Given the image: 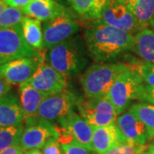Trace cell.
<instances>
[{
  "instance_id": "cell-10",
  "label": "cell",
  "mask_w": 154,
  "mask_h": 154,
  "mask_svg": "<svg viewBox=\"0 0 154 154\" xmlns=\"http://www.w3.org/2000/svg\"><path fill=\"white\" fill-rule=\"evenodd\" d=\"M135 35L143 28L129 11L124 0H110L97 21Z\"/></svg>"
},
{
  "instance_id": "cell-35",
  "label": "cell",
  "mask_w": 154,
  "mask_h": 154,
  "mask_svg": "<svg viewBox=\"0 0 154 154\" xmlns=\"http://www.w3.org/2000/svg\"><path fill=\"white\" fill-rule=\"evenodd\" d=\"M7 7H8V5L5 3V0H0V13L3 11H5Z\"/></svg>"
},
{
  "instance_id": "cell-24",
  "label": "cell",
  "mask_w": 154,
  "mask_h": 154,
  "mask_svg": "<svg viewBox=\"0 0 154 154\" xmlns=\"http://www.w3.org/2000/svg\"><path fill=\"white\" fill-rule=\"evenodd\" d=\"M128 111L143 122L154 135V105L148 103H136L130 106Z\"/></svg>"
},
{
  "instance_id": "cell-3",
  "label": "cell",
  "mask_w": 154,
  "mask_h": 154,
  "mask_svg": "<svg viewBox=\"0 0 154 154\" xmlns=\"http://www.w3.org/2000/svg\"><path fill=\"white\" fill-rule=\"evenodd\" d=\"M129 67L126 63H98L88 68L80 77L85 98H101L109 94L110 88Z\"/></svg>"
},
{
  "instance_id": "cell-23",
  "label": "cell",
  "mask_w": 154,
  "mask_h": 154,
  "mask_svg": "<svg viewBox=\"0 0 154 154\" xmlns=\"http://www.w3.org/2000/svg\"><path fill=\"white\" fill-rule=\"evenodd\" d=\"M23 129V122L17 125L0 128V151L20 144Z\"/></svg>"
},
{
  "instance_id": "cell-6",
  "label": "cell",
  "mask_w": 154,
  "mask_h": 154,
  "mask_svg": "<svg viewBox=\"0 0 154 154\" xmlns=\"http://www.w3.org/2000/svg\"><path fill=\"white\" fill-rule=\"evenodd\" d=\"M26 126L22 132L20 145L26 150L42 149L51 139L60 138L59 127L51 122L40 119L37 116L24 119Z\"/></svg>"
},
{
  "instance_id": "cell-37",
  "label": "cell",
  "mask_w": 154,
  "mask_h": 154,
  "mask_svg": "<svg viewBox=\"0 0 154 154\" xmlns=\"http://www.w3.org/2000/svg\"><path fill=\"white\" fill-rule=\"evenodd\" d=\"M149 147H151V148L153 149L154 150V141L152 144H150V145H149Z\"/></svg>"
},
{
  "instance_id": "cell-34",
  "label": "cell",
  "mask_w": 154,
  "mask_h": 154,
  "mask_svg": "<svg viewBox=\"0 0 154 154\" xmlns=\"http://www.w3.org/2000/svg\"><path fill=\"white\" fill-rule=\"evenodd\" d=\"M23 154H43L42 151L40 149H30V150H26Z\"/></svg>"
},
{
  "instance_id": "cell-25",
  "label": "cell",
  "mask_w": 154,
  "mask_h": 154,
  "mask_svg": "<svg viewBox=\"0 0 154 154\" xmlns=\"http://www.w3.org/2000/svg\"><path fill=\"white\" fill-rule=\"evenodd\" d=\"M24 17L22 10L8 6L0 13V28H11L21 24Z\"/></svg>"
},
{
  "instance_id": "cell-17",
  "label": "cell",
  "mask_w": 154,
  "mask_h": 154,
  "mask_svg": "<svg viewBox=\"0 0 154 154\" xmlns=\"http://www.w3.org/2000/svg\"><path fill=\"white\" fill-rule=\"evenodd\" d=\"M20 105L24 119L36 116L41 103L48 95L32 87L28 82L19 85Z\"/></svg>"
},
{
  "instance_id": "cell-33",
  "label": "cell",
  "mask_w": 154,
  "mask_h": 154,
  "mask_svg": "<svg viewBox=\"0 0 154 154\" xmlns=\"http://www.w3.org/2000/svg\"><path fill=\"white\" fill-rule=\"evenodd\" d=\"M25 150L22 148L20 144H17L15 146H12L11 147L0 151V154H23Z\"/></svg>"
},
{
  "instance_id": "cell-28",
  "label": "cell",
  "mask_w": 154,
  "mask_h": 154,
  "mask_svg": "<svg viewBox=\"0 0 154 154\" xmlns=\"http://www.w3.org/2000/svg\"><path fill=\"white\" fill-rule=\"evenodd\" d=\"M61 145L64 151V154H99L93 149L88 148L75 140Z\"/></svg>"
},
{
  "instance_id": "cell-7",
  "label": "cell",
  "mask_w": 154,
  "mask_h": 154,
  "mask_svg": "<svg viewBox=\"0 0 154 154\" xmlns=\"http://www.w3.org/2000/svg\"><path fill=\"white\" fill-rule=\"evenodd\" d=\"M77 110L80 115L93 127H104L116 123L117 113L107 96L81 99Z\"/></svg>"
},
{
  "instance_id": "cell-27",
  "label": "cell",
  "mask_w": 154,
  "mask_h": 154,
  "mask_svg": "<svg viewBox=\"0 0 154 154\" xmlns=\"http://www.w3.org/2000/svg\"><path fill=\"white\" fill-rule=\"evenodd\" d=\"M144 83L151 87H154V63L138 62L134 63Z\"/></svg>"
},
{
  "instance_id": "cell-32",
  "label": "cell",
  "mask_w": 154,
  "mask_h": 154,
  "mask_svg": "<svg viewBox=\"0 0 154 154\" xmlns=\"http://www.w3.org/2000/svg\"><path fill=\"white\" fill-rule=\"evenodd\" d=\"M11 83H9L4 78L0 77V99L5 97L7 94H10L11 90Z\"/></svg>"
},
{
  "instance_id": "cell-21",
  "label": "cell",
  "mask_w": 154,
  "mask_h": 154,
  "mask_svg": "<svg viewBox=\"0 0 154 154\" xmlns=\"http://www.w3.org/2000/svg\"><path fill=\"white\" fill-rule=\"evenodd\" d=\"M110 0H69L73 10L83 19L97 21Z\"/></svg>"
},
{
  "instance_id": "cell-11",
  "label": "cell",
  "mask_w": 154,
  "mask_h": 154,
  "mask_svg": "<svg viewBox=\"0 0 154 154\" xmlns=\"http://www.w3.org/2000/svg\"><path fill=\"white\" fill-rule=\"evenodd\" d=\"M57 122L60 130V138L58 140L60 144L75 140L88 148L93 149L92 140L94 127L90 125L80 114L74 111L70 115Z\"/></svg>"
},
{
  "instance_id": "cell-14",
  "label": "cell",
  "mask_w": 154,
  "mask_h": 154,
  "mask_svg": "<svg viewBox=\"0 0 154 154\" xmlns=\"http://www.w3.org/2000/svg\"><path fill=\"white\" fill-rule=\"evenodd\" d=\"M116 124L128 141L147 145L154 138L148 128L128 110L117 116Z\"/></svg>"
},
{
  "instance_id": "cell-19",
  "label": "cell",
  "mask_w": 154,
  "mask_h": 154,
  "mask_svg": "<svg viewBox=\"0 0 154 154\" xmlns=\"http://www.w3.org/2000/svg\"><path fill=\"white\" fill-rule=\"evenodd\" d=\"M138 23L154 30V0H124Z\"/></svg>"
},
{
  "instance_id": "cell-18",
  "label": "cell",
  "mask_w": 154,
  "mask_h": 154,
  "mask_svg": "<svg viewBox=\"0 0 154 154\" xmlns=\"http://www.w3.org/2000/svg\"><path fill=\"white\" fill-rule=\"evenodd\" d=\"M24 116L17 97L9 94L0 99V128L22 123Z\"/></svg>"
},
{
  "instance_id": "cell-29",
  "label": "cell",
  "mask_w": 154,
  "mask_h": 154,
  "mask_svg": "<svg viewBox=\"0 0 154 154\" xmlns=\"http://www.w3.org/2000/svg\"><path fill=\"white\" fill-rule=\"evenodd\" d=\"M43 154H64V151L62 145L58 141V139L52 138L42 148Z\"/></svg>"
},
{
  "instance_id": "cell-5",
  "label": "cell",
  "mask_w": 154,
  "mask_h": 154,
  "mask_svg": "<svg viewBox=\"0 0 154 154\" xmlns=\"http://www.w3.org/2000/svg\"><path fill=\"white\" fill-rule=\"evenodd\" d=\"M37 51L27 43L22 23L11 28H0V63L27 57H38Z\"/></svg>"
},
{
  "instance_id": "cell-26",
  "label": "cell",
  "mask_w": 154,
  "mask_h": 154,
  "mask_svg": "<svg viewBox=\"0 0 154 154\" xmlns=\"http://www.w3.org/2000/svg\"><path fill=\"white\" fill-rule=\"evenodd\" d=\"M149 145H140L131 141L121 144L105 154H141L148 148Z\"/></svg>"
},
{
  "instance_id": "cell-13",
  "label": "cell",
  "mask_w": 154,
  "mask_h": 154,
  "mask_svg": "<svg viewBox=\"0 0 154 154\" xmlns=\"http://www.w3.org/2000/svg\"><path fill=\"white\" fill-rule=\"evenodd\" d=\"M40 54L38 57H21L0 63V77L11 85L27 82L38 68Z\"/></svg>"
},
{
  "instance_id": "cell-16",
  "label": "cell",
  "mask_w": 154,
  "mask_h": 154,
  "mask_svg": "<svg viewBox=\"0 0 154 154\" xmlns=\"http://www.w3.org/2000/svg\"><path fill=\"white\" fill-rule=\"evenodd\" d=\"M22 11L26 17L46 22L59 17L67 11L54 0H33L22 9Z\"/></svg>"
},
{
  "instance_id": "cell-1",
  "label": "cell",
  "mask_w": 154,
  "mask_h": 154,
  "mask_svg": "<svg viewBox=\"0 0 154 154\" xmlns=\"http://www.w3.org/2000/svg\"><path fill=\"white\" fill-rule=\"evenodd\" d=\"M84 40L89 56L104 63L116 58L122 52L132 51L134 35L104 23L94 22L86 28Z\"/></svg>"
},
{
  "instance_id": "cell-36",
  "label": "cell",
  "mask_w": 154,
  "mask_h": 154,
  "mask_svg": "<svg viewBox=\"0 0 154 154\" xmlns=\"http://www.w3.org/2000/svg\"><path fill=\"white\" fill-rule=\"evenodd\" d=\"M141 154H154V150L151 148V147H149L148 146V148L146 149V151H145L143 153Z\"/></svg>"
},
{
  "instance_id": "cell-9",
  "label": "cell",
  "mask_w": 154,
  "mask_h": 154,
  "mask_svg": "<svg viewBox=\"0 0 154 154\" xmlns=\"http://www.w3.org/2000/svg\"><path fill=\"white\" fill-rule=\"evenodd\" d=\"M28 82L37 90L47 94H56L66 90L67 78L51 66L45 59V49L40 51V61L38 68Z\"/></svg>"
},
{
  "instance_id": "cell-30",
  "label": "cell",
  "mask_w": 154,
  "mask_h": 154,
  "mask_svg": "<svg viewBox=\"0 0 154 154\" xmlns=\"http://www.w3.org/2000/svg\"><path fill=\"white\" fill-rule=\"evenodd\" d=\"M139 100L154 105V87L145 84Z\"/></svg>"
},
{
  "instance_id": "cell-20",
  "label": "cell",
  "mask_w": 154,
  "mask_h": 154,
  "mask_svg": "<svg viewBox=\"0 0 154 154\" xmlns=\"http://www.w3.org/2000/svg\"><path fill=\"white\" fill-rule=\"evenodd\" d=\"M135 43L132 51L144 62L154 63V30L144 28L134 35Z\"/></svg>"
},
{
  "instance_id": "cell-12",
  "label": "cell",
  "mask_w": 154,
  "mask_h": 154,
  "mask_svg": "<svg viewBox=\"0 0 154 154\" xmlns=\"http://www.w3.org/2000/svg\"><path fill=\"white\" fill-rule=\"evenodd\" d=\"M79 29L80 25L68 11L51 21L45 22L43 26L44 49H51L74 37Z\"/></svg>"
},
{
  "instance_id": "cell-4",
  "label": "cell",
  "mask_w": 154,
  "mask_h": 154,
  "mask_svg": "<svg viewBox=\"0 0 154 154\" xmlns=\"http://www.w3.org/2000/svg\"><path fill=\"white\" fill-rule=\"evenodd\" d=\"M144 85L143 79L135 63H129V67L117 78L107 94L117 115H121L128 108H130L134 100H139Z\"/></svg>"
},
{
  "instance_id": "cell-15",
  "label": "cell",
  "mask_w": 154,
  "mask_h": 154,
  "mask_svg": "<svg viewBox=\"0 0 154 154\" xmlns=\"http://www.w3.org/2000/svg\"><path fill=\"white\" fill-rule=\"evenodd\" d=\"M128 141L116 123L108 126L94 127L92 148L99 154H105L116 146Z\"/></svg>"
},
{
  "instance_id": "cell-8",
  "label": "cell",
  "mask_w": 154,
  "mask_h": 154,
  "mask_svg": "<svg viewBox=\"0 0 154 154\" xmlns=\"http://www.w3.org/2000/svg\"><path fill=\"white\" fill-rule=\"evenodd\" d=\"M80 99L67 89L58 94L48 95L41 103L36 116L51 122L58 121L74 112Z\"/></svg>"
},
{
  "instance_id": "cell-2",
  "label": "cell",
  "mask_w": 154,
  "mask_h": 154,
  "mask_svg": "<svg viewBox=\"0 0 154 154\" xmlns=\"http://www.w3.org/2000/svg\"><path fill=\"white\" fill-rule=\"evenodd\" d=\"M84 42L80 36H74L45 50V59L51 66L66 78L76 75L88 63V49Z\"/></svg>"
},
{
  "instance_id": "cell-22",
  "label": "cell",
  "mask_w": 154,
  "mask_h": 154,
  "mask_svg": "<svg viewBox=\"0 0 154 154\" xmlns=\"http://www.w3.org/2000/svg\"><path fill=\"white\" fill-rule=\"evenodd\" d=\"M22 27L27 43L37 51L45 50L41 22L32 17H25L22 22Z\"/></svg>"
},
{
  "instance_id": "cell-31",
  "label": "cell",
  "mask_w": 154,
  "mask_h": 154,
  "mask_svg": "<svg viewBox=\"0 0 154 154\" xmlns=\"http://www.w3.org/2000/svg\"><path fill=\"white\" fill-rule=\"evenodd\" d=\"M7 5L13 8H17L22 10L26 6L28 5L33 0H5Z\"/></svg>"
}]
</instances>
